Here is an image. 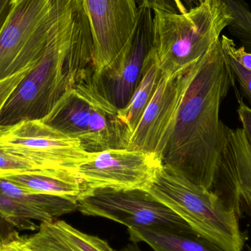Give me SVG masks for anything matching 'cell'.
Wrapping results in <instances>:
<instances>
[{"instance_id":"1","label":"cell","mask_w":251,"mask_h":251,"mask_svg":"<svg viewBox=\"0 0 251 251\" xmlns=\"http://www.w3.org/2000/svg\"><path fill=\"white\" fill-rule=\"evenodd\" d=\"M235 75L221 47V38L195 63L190 84L178 110L162 164L179 171L195 184L213 193L223 145L220 119L221 104L231 88Z\"/></svg>"},{"instance_id":"2","label":"cell","mask_w":251,"mask_h":251,"mask_svg":"<svg viewBox=\"0 0 251 251\" xmlns=\"http://www.w3.org/2000/svg\"><path fill=\"white\" fill-rule=\"evenodd\" d=\"M94 72L92 31L83 0H69L39 61L0 113V128L42 120L84 75Z\"/></svg>"},{"instance_id":"3","label":"cell","mask_w":251,"mask_h":251,"mask_svg":"<svg viewBox=\"0 0 251 251\" xmlns=\"http://www.w3.org/2000/svg\"><path fill=\"white\" fill-rule=\"evenodd\" d=\"M150 51L162 76L170 77L196 63L234 20L226 0H204L185 13L166 0H149Z\"/></svg>"},{"instance_id":"4","label":"cell","mask_w":251,"mask_h":251,"mask_svg":"<svg viewBox=\"0 0 251 251\" xmlns=\"http://www.w3.org/2000/svg\"><path fill=\"white\" fill-rule=\"evenodd\" d=\"M145 190L175 212L199 235L225 251H243L248 232L240 219L215 193L195 184L179 171L163 165Z\"/></svg>"},{"instance_id":"5","label":"cell","mask_w":251,"mask_h":251,"mask_svg":"<svg viewBox=\"0 0 251 251\" xmlns=\"http://www.w3.org/2000/svg\"><path fill=\"white\" fill-rule=\"evenodd\" d=\"M89 72L76 81L42 122L62 134L80 140L90 153L125 149L126 134L119 109L102 94Z\"/></svg>"},{"instance_id":"6","label":"cell","mask_w":251,"mask_h":251,"mask_svg":"<svg viewBox=\"0 0 251 251\" xmlns=\"http://www.w3.org/2000/svg\"><path fill=\"white\" fill-rule=\"evenodd\" d=\"M69 0H12L0 29V81L33 67Z\"/></svg>"},{"instance_id":"7","label":"cell","mask_w":251,"mask_h":251,"mask_svg":"<svg viewBox=\"0 0 251 251\" xmlns=\"http://www.w3.org/2000/svg\"><path fill=\"white\" fill-rule=\"evenodd\" d=\"M78 211L86 216L111 220L128 228L160 227L194 231L144 189L88 188L78 200Z\"/></svg>"},{"instance_id":"8","label":"cell","mask_w":251,"mask_h":251,"mask_svg":"<svg viewBox=\"0 0 251 251\" xmlns=\"http://www.w3.org/2000/svg\"><path fill=\"white\" fill-rule=\"evenodd\" d=\"M0 148L25 158L38 170L73 172L94 153L85 151L80 140L62 134L41 120L0 128Z\"/></svg>"},{"instance_id":"9","label":"cell","mask_w":251,"mask_h":251,"mask_svg":"<svg viewBox=\"0 0 251 251\" xmlns=\"http://www.w3.org/2000/svg\"><path fill=\"white\" fill-rule=\"evenodd\" d=\"M194 66L170 77L162 75L126 149L153 153L162 161L175 128L181 101L193 76Z\"/></svg>"},{"instance_id":"10","label":"cell","mask_w":251,"mask_h":251,"mask_svg":"<svg viewBox=\"0 0 251 251\" xmlns=\"http://www.w3.org/2000/svg\"><path fill=\"white\" fill-rule=\"evenodd\" d=\"M135 31L122 54L100 73H94L100 91L116 108L128 104L143 75L152 41V12L149 0H140Z\"/></svg>"},{"instance_id":"11","label":"cell","mask_w":251,"mask_h":251,"mask_svg":"<svg viewBox=\"0 0 251 251\" xmlns=\"http://www.w3.org/2000/svg\"><path fill=\"white\" fill-rule=\"evenodd\" d=\"M153 153L128 149L94 153L76 173L89 188L146 189L162 166Z\"/></svg>"},{"instance_id":"12","label":"cell","mask_w":251,"mask_h":251,"mask_svg":"<svg viewBox=\"0 0 251 251\" xmlns=\"http://www.w3.org/2000/svg\"><path fill=\"white\" fill-rule=\"evenodd\" d=\"M92 31L94 74L119 57L138 21L137 0H83Z\"/></svg>"},{"instance_id":"13","label":"cell","mask_w":251,"mask_h":251,"mask_svg":"<svg viewBox=\"0 0 251 251\" xmlns=\"http://www.w3.org/2000/svg\"><path fill=\"white\" fill-rule=\"evenodd\" d=\"M213 193L238 215L251 219V143L242 128L224 125Z\"/></svg>"},{"instance_id":"14","label":"cell","mask_w":251,"mask_h":251,"mask_svg":"<svg viewBox=\"0 0 251 251\" xmlns=\"http://www.w3.org/2000/svg\"><path fill=\"white\" fill-rule=\"evenodd\" d=\"M24 240L38 251H116L105 240L58 219L41 223L37 232Z\"/></svg>"},{"instance_id":"15","label":"cell","mask_w":251,"mask_h":251,"mask_svg":"<svg viewBox=\"0 0 251 251\" xmlns=\"http://www.w3.org/2000/svg\"><path fill=\"white\" fill-rule=\"evenodd\" d=\"M0 178L31 193L62 196L77 201L89 188L73 171H0Z\"/></svg>"},{"instance_id":"16","label":"cell","mask_w":251,"mask_h":251,"mask_svg":"<svg viewBox=\"0 0 251 251\" xmlns=\"http://www.w3.org/2000/svg\"><path fill=\"white\" fill-rule=\"evenodd\" d=\"M131 243H145L153 251H225L194 231L160 227L128 228Z\"/></svg>"},{"instance_id":"17","label":"cell","mask_w":251,"mask_h":251,"mask_svg":"<svg viewBox=\"0 0 251 251\" xmlns=\"http://www.w3.org/2000/svg\"><path fill=\"white\" fill-rule=\"evenodd\" d=\"M161 76L162 74L157 63L149 51L145 60L143 75L137 89L126 106L119 110L118 113V118L126 134L127 143L151 100Z\"/></svg>"},{"instance_id":"18","label":"cell","mask_w":251,"mask_h":251,"mask_svg":"<svg viewBox=\"0 0 251 251\" xmlns=\"http://www.w3.org/2000/svg\"><path fill=\"white\" fill-rule=\"evenodd\" d=\"M0 191L16 201L50 215L54 220L78 210V201L76 199L31 193L2 178H0Z\"/></svg>"},{"instance_id":"19","label":"cell","mask_w":251,"mask_h":251,"mask_svg":"<svg viewBox=\"0 0 251 251\" xmlns=\"http://www.w3.org/2000/svg\"><path fill=\"white\" fill-rule=\"evenodd\" d=\"M0 220L19 230L36 231L38 226L32 221L50 222L51 217L41 211L29 207L0 191Z\"/></svg>"},{"instance_id":"20","label":"cell","mask_w":251,"mask_h":251,"mask_svg":"<svg viewBox=\"0 0 251 251\" xmlns=\"http://www.w3.org/2000/svg\"><path fill=\"white\" fill-rule=\"evenodd\" d=\"M234 20L226 28L240 46L251 52V10L245 0H226Z\"/></svg>"},{"instance_id":"21","label":"cell","mask_w":251,"mask_h":251,"mask_svg":"<svg viewBox=\"0 0 251 251\" xmlns=\"http://www.w3.org/2000/svg\"><path fill=\"white\" fill-rule=\"evenodd\" d=\"M38 171L27 159L0 148V171Z\"/></svg>"},{"instance_id":"22","label":"cell","mask_w":251,"mask_h":251,"mask_svg":"<svg viewBox=\"0 0 251 251\" xmlns=\"http://www.w3.org/2000/svg\"><path fill=\"white\" fill-rule=\"evenodd\" d=\"M221 43L223 50L227 55L235 59L245 69L251 71V52L242 46L237 47L234 39L227 35H221Z\"/></svg>"},{"instance_id":"23","label":"cell","mask_w":251,"mask_h":251,"mask_svg":"<svg viewBox=\"0 0 251 251\" xmlns=\"http://www.w3.org/2000/svg\"><path fill=\"white\" fill-rule=\"evenodd\" d=\"M32 68L0 81V113L12 93Z\"/></svg>"},{"instance_id":"24","label":"cell","mask_w":251,"mask_h":251,"mask_svg":"<svg viewBox=\"0 0 251 251\" xmlns=\"http://www.w3.org/2000/svg\"><path fill=\"white\" fill-rule=\"evenodd\" d=\"M227 57L235 75L236 79L251 101V71L245 69L233 57L228 55Z\"/></svg>"},{"instance_id":"25","label":"cell","mask_w":251,"mask_h":251,"mask_svg":"<svg viewBox=\"0 0 251 251\" xmlns=\"http://www.w3.org/2000/svg\"><path fill=\"white\" fill-rule=\"evenodd\" d=\"M3 249L1 251H38L29 247L24 240V237L19 235L15 229L7 233L2 239Z\"/></svg>"},{"instance_id":"26","label":"cell","mask_w":251,"mask_h":251,"mask_svg":"<svg viewBox=\"0 0 251 251\" xmlns=\"http://www.w3.org/2000/svg\"><path fill=\"white\" fill-rule=\"evenodd\" d=\"M237 101L239 106L237 112L238 113L240 122L243 126L242 128L244 131L248 140L251 143V108L245 104L241 97L237 99Z\"/></svg>"},{"instance_id":"27","label":"cell","mask_w":251,"mask_h":251,"mask_svg":"<svg viewBox=\"0 0 251 251\" xmlns=\"http://www.w3.org/2000/svg\"><path fill=\"white\" fill-rule=\"evenodd\" d=\"M12 0H0V29L8 16Z\"/></svg>"},{"instance_id":"28","label":"cell","mask_w":251,"mask_h":251,"mask_svg":"<svg viewBox=\"0 0 251 251\" xmlns=\"http://www.w3.org/2000/svg\"><path fill=\"white\" fill-rule=\"evenodd\" d=\"M116 251H142V250L137 246V243H132L131 244L127 245L121 250Z\"/></svg>"},{"instance_id":"29","label":"cell","mask_w":251,"mask_h":251,"mask_svg":"<svg viewBox=\"0 0 251 251\" xmlns=\"http://www.w3.org/2000/svg\"><path fill=\"white\" fill-rule=\"evenodd\" d=\"M203 1H204V0H193V1H194L195 4H196V6L199 5V4H200L201 3L203 2Z\"/></svg>"},{"instance_id":"30","label":"cell","mask_w":251,"mask_h":251,"mask_svg":"<svg viewBox=\"0 0 251 251\" xmlns=\"http://www.w3.org/2000/svg\"><path fill=\"white\" fill-rule=\"evenodd\" d=\"M246 250H243V251H251V248L250 247V246H248V245H246Z\"/></svg>"},{"instance_id":"31","label":"cell","mask_w":251,"mask_h":251,"mask_svg":"<svg viewBox=\"0 0 251 251\" xmlns=\"http://www.w3.org/2000/svg\"><path fill=\"white\" fill-rule=\"evenodd\" d=\"M3 249V243L1 240H0V251H2Z\"/></svg>"}]
</instances>
